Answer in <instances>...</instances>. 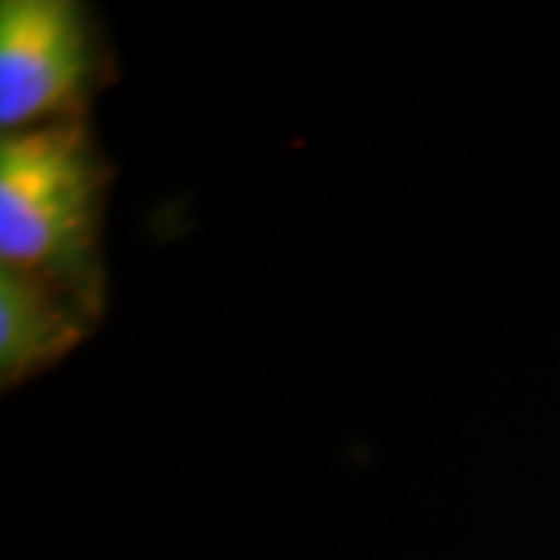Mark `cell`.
<instances>
[{"mask_svg": "<svg viewBox=\"0 0 560 560\" xmlns=\"http://www.w3.org/2000/svg\"><path fill=\"white\" fill-rule=\"evenodd\" d=\"M109 162L88 119L0 138V268H16L106 308L103 215Z\"/></svg>", "mask_w": 560, "mask_h": 560, "instance_id": "6da1fadb", "label": "cell"}, {"mask_svg": "<svg viewBox=\"0 0 560 560\" xmlns=\"http://www.w3.org/2000/svg\"><path fill=\"white\" fill-rule=\"evenodd\" d=\"M109 75V40L88 3H0V135L88 119Z\"/></svg>", "mask_w": 560, "mask_h": 560, "instance_id": "7a4b0ae2", "label": "cell"}, {"mask_svg": "<svg viewBox=\"0 0 560 560\" xmlns=\"http://www.w3.org/2000/svg\"><path fill=\"white\" fill-rule=\"evenodd\" d=\"M101 320L84 302L47 280L0 268V386L16 389L57 368Z\"/></svg>", "mask_w": 560, "mask_h": 560, "instance_id": "3957f363", "label": "cell"}]
</instances>
